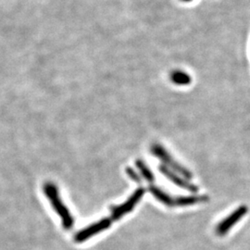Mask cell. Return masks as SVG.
<instances>
[{
  "label": "cell",
  "mask_w": 250,
  "mask_h": 250,
  "mask_svg": "<svg viewBox=\"0 0 250 250\" xmlns=\"http://www.w3.org/2000/svg\"><path fill=\"white\" fill-rule=\"evenodd\" d=\"M44 192L57 214L62 218L64 229H72L74 224V219L71 214L69 208L64 205L62 198L60 197L58 188L52 183H45L44 185Z\"/></svg>",
  "instance_id": "cell-1"
},
{
  "label": "cell",
  "mask_w": 250,
  "mask_h": 250,
  "mask_svg": "<svg viewBox=\"0 0 250 250\" xmlns=\"http://www.w3.org/2000/svg\"><path fill=\"white\" fill-rule=\"evenodd\" d=\"M152 154L159 158L166 167L169 169H172L174 172L179 173L180 175L184 176L185 178L190 180L193 177L190 170H188L186 167L181 165L179 162L174 161V159L170 155V153L167 151L163 146H161L159 144H154L151 146Z\"/></svg>",
  "instance_id": "cell-2"
},
{
  "label": "cell",
  "mask_w": 250,
  "mask_h": 250,
  "mask_svg": "<svg viewBox=\"0 0 250 250\" xmlns=\"http://www.w3.org/2000/svg\"><path fill=\"white\" fill-rule=\"evenodd\" d=\"M144 195H145V189L138 188L123 205L117 206V207L112 208L110 219L113 221H118L125 215L131 212L134 209L136 204L142 199Z\"/></svg>",
  "instance_id": "cell-3"
},
{
  "label": "cell",
  "mask_w": 250,
  "mask_h": 250,
  "mask_svg": "<svg viewBox=\"0 0 250 250\" xmlns=\"http://www.w3.org/2000/svg\"><path fill=\"white\" fill-rule=\"evenodd\" d=\"M111 223H112V220L110 218H104L98 223L88 225L87 227L83 228V230H81L75 234L74 240L77 243L84 242L91 237L95 236L96 234H99V232L108 229L111 225Z\"/></svg>",
  "instance_id": "cell-4"
},
{
  "label": "cell",
  "mask_w": 250,
  "mask_h": 250,
  "mask_svg": "<svg viewBox=\"0 0 250 250\" xmlns=\"http://www.w3.org/2000/svg\"><path fill=\"white\" fill-rule=\"evenodd\" d=\"M248 213V207L241 206L238 208H236L232 214L229 215L227 218H225L224 221H222L218 224L216 228V232L220 236L225 235L229 230H231L232 226L236 223H238L245 215Z\"/></svg>",
  "instance_id": "cell-5"
},
{
  "label": "cell",
  "mask_w": 250,
  "mask_h": 250,
  "mask_svg": "<svg viewBox=\"0 0 250 250\" xmlns=\"http://www.w3.org/2000/svg\"><path fill=\"white\" fill-rule=\"evenodd\" d=\"M159 170H160V171L164 176H166L167 178L170 180L176 186H178L180 188H184V189H187V190L190 191V192L197 193V187H196L193 184H191L187 179L181 177L176 172H174L173 170H170L168 167H166L165 165H161Z\"/></svg>",
  "instance_id": "cell-6"
},
{
  "label": "cell",
  "mask_w": 250,
  "mask_h": 250,
  "mask_svg": "<svg viewBox=\"0 0 250 250\" xmlns=\"http://www.w3.org/2000/svg\"><path fill=\"white\" fill-rule=\"evenodd\" d=\"M148 189H149L150 193L154 196V197L156 199H158L162 204L168 206V207H174L175 206V197H170L169 194H167L165 191H163L161 188L150 185Z\"/></svg>",
  "instance_id": "cell-7"
},
{
  "label": "cell",
  "mask_w": 250,
  "mask_h": 250,
  "mask_svg": "<svg viewBox=\"0 0 250 250\" xmlns=\"http://www.w3.org/2000/svg\"><path fill=\"white\" fill-rule=\"evenodd\" d=\"M208 200L206 196H193V197H175V206L178 207H187V206L195 205L199 202Z\"/></svg>",
  "instance_id": "cell-8"
},
{
  "label": "cell",
  "mask_w": 250,
  "mask_h": 250,
  "mask_svg": "<svg viewBox=\"0 0 250 250\" xmlns=\"http://www.w3.org/2000/svg\"><path fill=\"white\" fill-rule=\"evenodd\" d=\"M170 80L178 85H188L191 83V77L187 72L174 71L170 73Z\"/></svg>",
  "instance_id": "cell-9"
},
{
  "label": "cell",
  "mask_w": 250,
  "mask_h": 250,
  "mask_svg": "<svg viewBox=\"0 0 250 250\" xmlns=\"http://www.w3.org/2000/svg\"><path fill=\"white\" fill-rule=\"evenodd\" d=\"M136 166L138 168V170H140L141 175L143 176L144 178L146 179L147 182L152 183L154 181V175L152 173L150 169L146 166V164L141 160L136 161Z\"/></svg>",
  "instance_id": "cell-10"
},
{
  "label": "cell",
  "mask_w": 250,
  "mask_h": 250,
  "mask_svg": "<svg viewBox=\"0 0 250 250\" xmlns=\"http://www.w3.org/2000/svg\"><path fill=\"white\" fill-rule=\"evenodd\" d=\"M126 171H127V173H128V175L131 177V178L133 179V180H134L136 183H140V177L134 172V170L133 169H131V168H128L127 170H126Z\"/></svg>",
  "instance_id": "cell-11"
},
{
  "label": "cell",
  "mask_w": 250,
  "mask_h": 250,
  "mask_svg": "<svg viewBox=\"0 0 250 250\" xmlns=\"http://www.w3.org/2000/svg\"><path fill=\"white\" fill-rule=\"evenodd\" d=\"M180 1H182V2H186V3H189V2H192V1H194V0H180Z\"/></svg>",
  "instance_id": "cell-12"
}]
</instances>
